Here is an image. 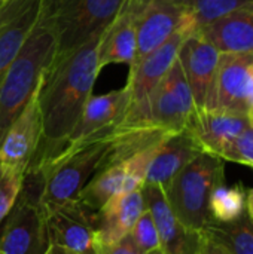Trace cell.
I'll return each mask as SVG.
<instances>
[{
  "label": "cell",
  "mask_w": 253,
  "mask_h": 254,
  "mask_svg": "<svg viewBox=\"0 0 253 254\" xmlns=\"http://www.w3.org/2000/svg\"><path fill=\"white\" fill-rule=\"evenodd\" d=\"M252 121L249 115L222 110H195L186 129L194 134L204 152L224 159L233 141Z\"/></svg>",
  "instance_id": "cell-16"
},
{
  "label": "cell",
  "mask_w": 253,
  "mask_h": 254,
  "mask_svg": "<svg viewBox=\"0 0 253 254\" xmlns=\"http://www.w3.org/2000/svg\"><path fill=\"white\" fill-rule=\"evenodd\" d=\"M251 118H252V119H253V110H252V113H251Z\"/></svg>",
  "instance_id": "cell-35"
},
{
  "label": "cell",
  "mask_w": 253,
  "mask_h": 254,
  "mask_svg": "<svg viewBox=\"0 0 253 254\" xmlns=\"http://www.w3.org/2000/svg\"><path fill=\"white\" fill-rule=\"evenodd\" d=\"M225 161L201 152L164 189L167 202L177 219L191 231L203 232L212 222L210 196L225 183Z\"/></svg>",
  "instance_id": "cell-4"
},
{
  "label": "cell",
  "mask_w": 253,
  "mask_h": 254,
  "mask_svg": "<svg viewBox=\"0 0 253 254\" xmlns=\"http://www.w3.org/2000/svg\"><path fill=\"white\" fill-rule=\"evenodd\" d=\"M24 174L0 162V225L12 210L21 189Z\"/></svg>",
  "instance_id": "cell-26"
},
{
  "label": "cell",
  "mask_w": 253,
  "mask_h": 254,
  "mask_svg": "<svg viewBox=\"0 0 253 254\" xmlns=\"http://www.w3.org/2000/svg\"><path fill=\"white\" fill-rule=\"evenodd\" d=\"M95 254H142L136 247L131 235L128 234L116 243H98L95 241Z\"/></svg>",
  "instance_id": "cell-29"
},
{
  "label": "cell",
  "mask_w": 253,
  "mask_h": 254,
  "mask_svg": "<svg viewBox=\"0 0 253 254\" xmlns=\"http://www.w3.org/2000/svg\"><path fill=\"white\" fill-rule=\"evenodd\" d=\"M186 3L197 22V30H200L233 10L252 6L253 0H186Z\"/></svg>",
  "instance_id": "cell-25"
},
{
  "label": "cell",
  "mask_w": 253,
  "mask_h": 254,
  "mask_svg": "<svg viewBox=\"0 0 253 254\" xmlns=\"http://www.w3.org/2000/svg\"><path fill=\"white\" fill-rule=\"evenodd\" d=\"M203 232L216 240L230 254H253V219L248 210L228 223L212 220Z\"/></svg>",
  "instance_id": "cell-23"
},
{
  "label": "cell",
  "mask_w": 253,
  "mask_h": 254,
  "mask_svg": "<svg viewBox=\"0 0 253 254\" xmlns=\"http://www.w3.org/2000/svg\"><path fill=\"white\" fill-rule=\"evenodd\" d=\"M1 3H3V0H0V6H1Z\"/></svg>",
  "instance_id": "cell-37"
},
{
  "label": "cell",
  "mask_w": 253,
  "mask_h": 254,
  "mask_svg": "<svg viewBox=\"0 0 253 254\" xmlns=\"http://www.w3.org/2000/svg\"><path fill=\"white\" fill-rule=\"evenodd\" d=\"M197 107L191 88L176 58L167 74L152 94L149 104V127L167 132H180L188 128Z\"/></svg>",
  "instance_id": "cell-9"
},
{
  "label": "cell",
  "mask_w": 253,
  "mask_h": 254,
  "mask_svg": "<svg viewBox=\"0 0 253 254\" xmlns=\"http://www.w3.org/2000/svg\"><path fill=\"white\" fill-rule=\"evenodd\" d=\"M133 22L136 27V58L130 70L167 42L176 31H197L194 15L183 0L151 3L133 19Z\"/></svg>",
  "instance_id": "cell-8"
},
{
  "label": "cell",
  "mask_w": 253,
  "mask_h": 254,
  "mask_svg": "<svg viewBox=\"0 0 253 254\" xmlns=\"http://www.w3.org/2000/svg\"><path fill=\"white\" fill-rule=\"evenodd\" d=\"M43 174L27 170L22 189L3 220L0 254H45L49 247L46 211L40 202Z\"/></svg>",
  "instance_id": "cell-5"
},
{
  "label": "cell",
  "mask_w": 253,
  "mask_h": 254,
  "mask_svg": "<svg viewBox=\"0 0 253 254\" xmlns=\"http://www.w3.org/2000/svg\"><path fill=\"white\" fill-rule=\"evenodd\" d=\"M209 110L251 116L253 110V51L221 54Z\"/></svg>",
  "instance_id": "cell-10"
},
{
  "label": "cell",
  "mask_w": 253,
  "mask_h": 254,
  "mask_svg": "<svg viewBox=\"0 0 253 254\" xmlns=\"http://www.w3.org/2000/svg\"><path fill=\"white\" fill-rule=\"evenodd\" d=\"M125 0H43L58 39L57 57H64L94 36H101Z\"/></svg>",
  "instance_id": "cell-6"
},
{
  "label": "cell",
  "mask_w": 253,
  "mask_h": 254,
  "mask_svg": "<svg viewBox=\"0 0 253 254\" xmlns=\"http://www.w3.org/2000/svg\"><path fill=\"white\" fill-rule=\"evenodd\" d=\"M246 210L253 219V188L246 192Z\"/></svg>",
  "instance_id": "cell-33"
},
{
  "label": "cell",
  "mask_w": 253,
  "mask_h": 254,
  "mask_svg": "<svg viewBox=\"0 0 253 254\" xmlns=\"http://www.w3.org/2000/svg\"><path fill=\"white\" fill-rule=\"evenodd\" d=\"M224 161L243 164L253 168V121L252 124L233 141L227 150Z\"/></svg>",
  "instance_id": "cell-28"
},
{
  "label": "cell",
  "mask_w": 253,
  "mask_h": 254,
  "mask_svg": "<svg viewBox=\"0 0 253 254\" xmlns=\"http://www.w3.org/2000/svg\"><path fill=\"white\" fill-rule=\"evenodd\" d=\"M130 235L142 254H146L148 252L160 247V237L157 232V226L148 208H145V211L140 214Z\"/></svg>",
  "instance_id": "cell-27"
},
{
  "label": "cell",
  "mask_w": 253,
  "mask_h": 254,
  "mask_svg": "<svg viewBox=\"0 0 253 254\" xmlns=\"http://www.w3.org/2000/svg\"><path fill=\"white\" fill-rule=\"evenodd\" d=\"M191 33L192 31L188 30L176 31L167 42L146 55L133 70H130L127 82L130 101L125 116L118 125L119 128L149 127V104L152 94L176 61L182 42Z\"/></svg>",
  "instance_id": "cell-7"
},
{
  "label": "cell",
  "mask_w": 253,
  "mask_h": 254,
  "mask_svg": "<svg viewBox=\"0 0 253 254\" xmlns=\"http://www.w3.org/2000/svg\"><path fill=\"white\" fill-rule=\"evenodd\" d=\"M136 58V27L131 15L122 6L116 18L106 28L98 46V68L107 64L133 65Z\"/></svg>",
  "instance_id": "cell-21"
},
{
  "label": "cell",
  "mask_w": 253,
  "mask_h": 254,
  "mask_svg": "<svg viewBox=\"0 0 253 254\" xmlns=\"http://www.w3.org/2000/svg\"><path fill=\"white\" fill-rule=\"evenodd\" d=\"M51 244L63 246L76 254H95L97 211L78 198L45 207Z\"/></svg>",
  "instance_id": "cell-11"
},
{
  "label": "cell",
  "mask_w": 253,
  "mask_h": 254,
  "mask_svg": "<svg viewBox=\"0 0 253 254\" xmlns=\"http://www.w3.org/2000/svg\"><path fill=\"white\" fill-rule=\"evenodd\" d=\"M203 243H201V254H230L225 247H222L216 240H213L206 232H201Z\"/></svg>",
  "instance_id": "cell-30"
},
{
  "label": "cell",
  "mask_w": 253,
  "mask_h": 254,
  "mask_svg": "<svg viewBox=\"0 0 253 254\" xmlns=\"http://www.w3.org/2000/svg\"><path fill=\"white\" fill-rule=\"evenodd\" d=\"M201 152H204L201 144L188 129L167 135L152 156L145 185H157L166 189L171 180Z\"/></svg>",
  "instance_id": "cell-18"
},
{
  "label": "cell",
  "mask_w": 253,
  "mask_h": 254,
  "mask_svg": "<svg viewBox=\"0 0 253 254\" xmlns=\"http://www.w3.org/2000/svg\"><path fill=\"white\" fill-rule=\"evenodd\" d=\"M128 101L130 92L127 85L103 95H91L69 137L66 147L78 144L97 132L116 128L125 116Z\"/></svg>",
  "instance_id": "cell-17"
},
{
  "label": "cell",
  "mask_w": 253,
  "mask_h": 254,
  "mask_svg": "<svg viewBox=\"0 0 253 254\" xmlns=\"http://www.w3.org/2000/svg\"><path fill=\"white\" fill-rule=\"evenodd\" d=\"M127 177V165L125 161L112 167H106L98 170L91 180L84 186L78 199L84 202L86 207L98 211L110 198L121 193L124 190Z\"/></svg>",
  "instance_id": "cell-22"
},
{
  "label": "cell",
  "mask_w": 253,
  "mask_h": 254,
  "mask_svg": "<svg viewBox=\"0 0 253 254\" xmlns=\"http://www.w3.org/2000/svg\"><path fill=\"white\" fill-rule=\"evenodd\" d=\"M155 1H167V0H125V3H124V6H125V9L128 10V13L131 15V18L134 19L148 4H151V3H155ZM183 1H186V0H183ZM188 4V3H186ZM189 7V6H188Z\"/></svg>",
  "instance_id": "cell-31"
},
{
  "label": "cell",
  "mask_w": 253,
  "mask_h": 254,
  "mask_svg": "<svg viewBox=\"0 0 253 254\" xmlns=\"http://www.w3.org/2000/svg\"><path fill=\"white\" fill-rule=\"evenodd\" d=\"M145 208L142 189L115 195L97 211L95 241L110 244L122 240L131 232Z\"/></svg>",
  "instance_id": "cell-19"
},
{
  "label": "cell",
  "mask_w": 253,
  "mask_h": 254,
  "mask_svg": "<svg viewBox=\"0 0 253 254\" xmlns=\"http://www.w3.org/2000/svg\"><path fill=\"white\" fill-rule=\"evenodd\" d=\"M43 0H3L0 6V82L36 25Z\"/></svg>",
  "instance_id": "cell-15"
},
{
  "label": "cell",
  "mask_w": 253,
  "mask_h": 254,
  "mask_svg": "<svg viewBox=\"0 0 253 254\" xmlns=\"http://www.w3.org/2000/svg\"><path fill=\"white\" fill-rule=\"evenodd\" d=\"M45 254H76L75 252L63 247V246H58V244H49L48 250Z\"/></svg>",
  "instance_id": "cell-32"
},
{
  "label": "cell",
  "mask_w": 253,
  "mask_h": 254,
  "mask_svg": "<svg viewBox=\"0 0 253 254\" xmlns=\"http://www.w3.org/2000/svg\"><path fill=\"white\" fill-rule=\"evenodd\" d=\"M37 92L30 98L0 141V162L21 174H25L42 138V115Z\"/></svg>",
  "instance_id": "cell-14"
},
{
  "label": "cell",
  "mask_w": 253,
  "mask_h": 254,
  "mask_svg": "<svg viewBox=\"0 0 253 254\" xmlns=\"http://www.w3.org/2000/svg\"><path fill=\"white\" fill-rule=\"evenodd\" d=\"M197 33L221 54L253 51V4L212 21Z\"/></svg>",
  "instance_id": "cell-20"
},
{
  "label": "cell",
  "mask_w": 253,
  "mask_h": 254,
  "mask_svg": "<svg viewBox=\"0 0 253 254\" xmlns=\"http://www.w3.org/2000/svg\"><path fill=\"white\" fill-rule=\"evenodd\" d=\"M142 193L146 208L151 211L157 232L160 237V247L166 254H195L200 252L203 235L188 229L173 213L167 202L164 189L157 185H143Z\"/></svg>",
  "instance_id": "cell-13"
},
{
  "label": "cell",
  "mask_w": 253,
  "mask_h": 254,
  "mask_svg": "<svg viewBox=\"0 0 253 254\" xmlns=\"http://www.w3.org/2000/svg\"><path fill=\"white\" fill-rule=\"evenodd\" d=\"M195 254H201V249H200V252H198V253H195Z\"/></svg>",
  "instance_id": "cell-36"
},
{
  "label": "cell",
  "mask_w": 253,
  "mask_h": 254,
  "mask_svg": "<svg viewBox=\"0 0 253 254\" xmlns=\"http://www.w3.org/2000/svg\"><path fill=\"white\" fill-rule=\"evenodd\" d=\"M210 217L213 222L228 223L237 220L246 211V190L243 186H218L210 196Z\"/></svg>",
  "instance_id": "cell-24"
},
{
  "label": "cell",
  "mask_w": 253,
  "mask_h": 254,
  "mask_svg": "<svg viewBox=\"0 0 253 254\" xmlns=\"http://www.w3.org/2000/svg\"><path fill=\"white\" fill-rule=\"evenodd\" d=\"M146 254H166V252L161 249V247H158V249H154V250H151V252H148Z\"/></svg>",
  "instance_id": "cell-34"
},
{
  "label": "cell",
  "mask_w": 253,
  "mask_h": 254,
  "mask_svg": "<svg viewBox=\"0 0 253 254\" xmlns=\"http://www.w3.org/2000/svg\"><path fill=\"white\" fill-rule=\"evenodd\" d=\"M101 36H94L64 57H57L45 71L37 92L42 138L27 170L43 168L66 149L100 73L98 46Z\"/></svg>",
  "instance_id": "cell-1"
},
{
  "label": "cell",
  "mask_w": 253,
  "mask_h": 254,
  "mask_svg": "<svg viewBox=\"0 0 253 254\" xmlns=\"http://www.w3.org/2000/svg\"><path fill=\"white\" fill-rule=\"evenodd\" d=\"M57 30L43 4L36 25L0 82V141L40 88L45 71L57 58Z\"/></svg>",
  "instance_id": "cell-2"
},
{
  "label": "cell",
  "mask_w": 253,
  "mask_h": 254,
  "mask_svg": "<svg viewBox=\"0 0 253 254\" xmlns=\"http://www.w3.org/2000/svg\"><path fill=\"white\" fill-rule=\"evenodd\" d=\"M177 60L180 61L191 88L197 110H209L215 91L221 52L195 31L186 36L182 42Z\"/></svg>",
  "instance_id": "cell-12"
},
{
  "label": "cell",
  "mask_w": 253,
  "mask_h": 254,
  "mask_svg": "<svg viewBox=\"0 0 253 254\" xmlns=\"http://www.w3.org/2000/svg\"><path fill=\"white\" fill-rule=\"evenodd\" d=\"M113 129L97 132L95 135L66 147L55 159L43 168V188L40 202L43 207L58 205L76 199L84 186L98 171L113 138Z\"/></svg>",
  "instance_id": "cell-3"
}]
</instances>
